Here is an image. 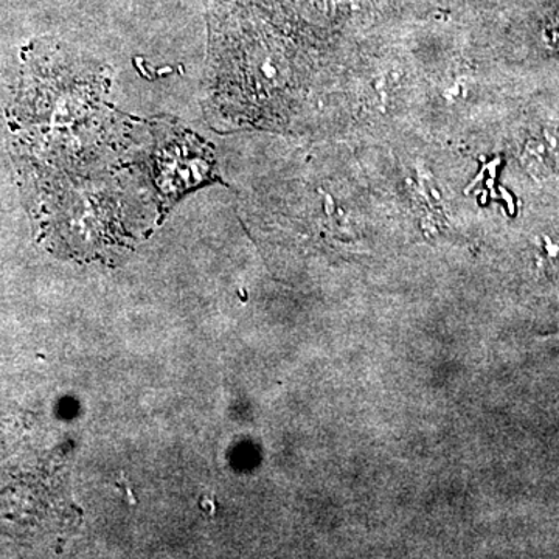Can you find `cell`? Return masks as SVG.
I'll return each instance as SVG.
<instances>
[{"label":"cell","instance_id":"obj_1","mask_svg":"<svg viewBox=\"0 0 559 559\" xmlns=\"http://www.w3.org/2000/svg\"><path fill=\"white\" fill-rule=\"evenodd\" d=\"M151 179L156 183L159 204L167 207L186 191L212 182V146L193 132L159 123L151 127Z\"/></svg>","mask_w":559,"mask_h":559}]
</instances>
